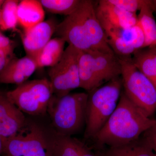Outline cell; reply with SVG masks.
<instances>
[{"label":"cell","instance_id":"obj_1","mask_svg":"<svg viewBox=\"0 0 156 156\" xmlns=\"http://www.w3.org/2000/svg\"><path fill=\"white\" fill-rule=\"evenodd\" d=\"M155 125L156 120L148 116L122 91L114 112L92 140L94 149L124 145L138 139Z\"/></svg>","mask_w":156,"mask_h":156},{"label":"cell","instance_id":"obj_2","mask_svg":"<svg viewBox=\"0 0 156 156\" xmlns=\"http://www.w3.org/2000/svg\"><path fill=\"white\" fill-rule=\"evenodd\" d=\"M88 93H69L61 97L53 95L48 105L52 128L59 135L72 136L86 126Z\"/></svg>","mask_w":156,"mask_h":156},{"label":"cell","instance_id":"obj_3","mask_svg":"<svg viewBox=\"0 0 156 156\" xmlns=\"http://www.w3.org/2000/svg\"><path fill=\"white\" fill-rule=\"evenodd\" d=\"M122 82L119 77L88 93L84 138L92 140L114 112L122 92Z\"/></svg>","mask_w":156,"mask_h":156},{"label":"cell","instance_id":"obj_4","mask_svg":"<svg viewBox=\"0 0 156 156\" xmlns=\"http://www.w3.org/2000/svg\"><path fill=\"white\" fill-rule=\"evenodd\" d=\"M118 57L121 64L124 93L148 116H152L156 111L155 87L135 67L131 56Z\"/></svg>","mask_w":156,"mask_h":156},{"label":"cell","instance_id":"obj_5","mask_svg":"<svg viewBox=\"0 0 156 156\" xmlns=\"http://www.w3.org/2000/svg\"><path fill=\"white\" fill-rule=\"evenodd\" d=\"M6 94L23 113L37 116L47 113L53 91L50 81L44 78L27 81Z\"/></svg>","mask_w":156,"mask_h":156},{"label":"cell","instance_id":"obj_6","mask_svg":"<svg viewBox=\"0 0 156 156\" xmlns=\"http://www.w3.org/2000/svg\"><path fill=\"white\" fill-rule=\"evenodd\" d=\"M3 156H50L44 128L34 122L3 141Z\"/></svg>","mask_w":156,"mask_h":156},{"label":"cell","instance_id":"obj_7","mask_svg":"<svg viewBox=\"0 0 156 156\" xmlns=\"http://www.w3.org/2000/svg\"><path fill=\"white\" fill-rule=\"evenodd\" d=\"M80 50L69 45L58 63L48 71L53 95L61 97L80 88L78 59Z\"/></svg>","mask_w":156,"mask_h":156},{"label":"cell","instance_id":"obj_8","mask_svg":"<svg viewBox=\"0 0 156 156\" xmlns=\"http://www.w3.org/2000/svg\"><path fill=\"white\" fill-rule=\"evenodd\" d=\"M80 4L75 11L58 23L55 34L69 45L77 50L90 51L92 50V48L88 38Z\"/></svg>","mask_w":156,"mask_h":156},{"label":"cell","instance_id":"obj_9","mask_svg":"<svg viewBox=\"0 0 156 156\" xmlns=\"http://www.w3.org/2000/svg\"><path fill=\"white\" fill-rule=\"evenodd\" d=\"M58 23L50 18L23 31L18 30L26 56L34 59L55 33Z\"/></svg>","mask_w":156,"mask_h":156},{"label":"cell","instance_id":"obj_10","mask_svg":"<svg viewBox=\"0 0 156 156\" xmlns=\"http://www.w3.org/2000/svg\"><path fill=\"white\" fill-rule=\"evenodd\" d=\"M44 131L50 156H98L92 148L77 138L59 135L53 128H44Z\"/></svg>","mask_w":156,"mask_h":156},{"label":"cell","instance_id":"obj_11","mask_svg":"<svg viewBox=\"0 0 156 156\" xmlns=\"http://www.w3.org/2000/svg\"><path fill=\"white\" fill-rule=\"evenodd\" d=\"M80 6L92 50L104 53H115L110 48L95 12L92 1L81 0Z\"/></svg>","mask_w":156,"mask_h":156},{"label":"cell","instance_id":"obj_12","mask_svg":"<svg viewBox=\"0 0 156 156\" xmlns=\"http://www.w3.org/2000/svg\"><path fill=\"white\" fill-rule=\"evenodd\" d=\"M37 69L34 58L26 56L11 59L0 74V83L16 84L27 82Z\"/></svg>","mask_w":156,"mask_h":156},{"label":"cell","instance_id":"obj_13","mask_svg":"<svg viewBox=\"0 0 156 156\" xmlns=\"http://www.w3.org/2000/svg\"><path fill=\"white\" fill-rule=\"evenodd\" d=\"M98 16L102 17L116 27L130 28L138 22L136 14L130 13L109 2L108 0H101L95 6Z\"/></svg>","mask_w":156,"mask_h":156},{"label":"cell","instance_id":"obj_14","mask_svg":"<svg viewBox=\"0 0 156 156\" xmlns=\"http://www.w3.org/2000/svg\"><path fill=\"white\" fill-rule=\"evenodd\" d=\"M89 51L93 57L95 70L101 85L121 75V64L115 53L93 50Z\"/></svg>","mask_w":156,"mask_h":156},{"label":"cell","instance_id":"obj_15","mask_svg":"<svg viewBox=\"0 0 156 156\" xmlns=\"http://www.w3.org/2000/svg\"><path fill=\"white\" fill-rule=\"evenodd\" d=\"M98 156H156L147 140L142 136L131 142L114 147L95 151Z\"/></svg>","mask_w":156,"mask_h":156},{"label":"cell","instance_id":"obj_16","mask_svg":"<svg viewBox=\"0 0 156 156\" xmlns=\"http://www.w3.org/2000/svg\"><path fill=\"white\" fill-rule=\"evenodd\" d=\"M17 16L18 24L27 29L44 21V9L40 1L23 0L18 4Z\"/></svg>","mask_w":156,"mask_h":156},{"label":"cell","instance_id":"obj_17","mask_svg":"<svg viewBox=\"0 0 156 156\" xmlns=\"http://www.w3.org/2000/svg\"><path fill=\"white\" fill-rule=\"evenodd\" d=\"M80 88L88 92L101 86L90 51H80L78 59Z\"/></svg>","mask_w":156,"mask_h":156},{"label":"cell","instance_id":"obj_18","mask_svg":"<svg viewBox=\"0 0 156 156\" xmlns=\"http://www.w3.org/2000/svg\"><path fill=\"white\" fill-rule=\"evenodd\" d=\"M97 16L106 35L108 44L115 54L118 56H131L135 50L123 39L122 29L116 27L102 17Z\"/></svg>","mask_w":156,"mask_h":156},{"label":"cell","instance_id":"obj_19","mask_svg":"<svg viewBox=\"0 0 156 156\" xmlns=\"http://www.w3.org/2000/svg\"><path fill=\"white\" fill-rule=\"evenodd\" d=\"M25 118L24 113L8 98L6 92H0V130H13Z\"/></svg>","mask_w":156,"mask_h":156},{"label":"cell","instance_id":"obj_20","mask_svg":"<svg viewBox=\"0 0 156 156\" xmlns=\"http://www.w3.org/2000/svg\"><path fill=\"white\" fill-rule=\"evenodd\" d=\"M66 43L59 37L51 39L34 58L37 69L56 65L63 55Z\"/></svg>","mask_w":156,"mask_h":156},{"label":"cell","instance_id":"obj_21","mask_svg":"<svg viewBox=\"0 0 156 156\" xmlns=\"http://www.w3.org/2000/svg\"><path fill=\"white\" fill-rule=\"evenodd\" d=\"M132 55V62L135 67L153 83L156 89V47L136 50Z\"/></svg>","mask_w":156,"mask_h":156},{"label":"cell","instance_id":"obj_22","mask_svg":"<svg viewBox=\"0 0 156 156\" xmlns=\"http://www.w3.org/2000/svg\"><path fill=\"white\" fill-rule=\"evenodd\" d=\"M152 2L146 5L139 11L138 23L145 38L144 48L156 47V22L153 13Z\"/></svg>","mask_w":156,"mask_h":156},{"label":"cell","instance_id":"obj_23","mask_svg":"<svg viewBox=\"0 0 156 156\" xmlns=\"http://www.w3.org/2000/svg\"><path fill=\"white\" fill-rule=\"evenodd\" d=\"M20 1H4L1 11L0 30L6 31L12 30L17 31L18 23L17 10Z\"/></svg>","mask_w":156,"mask_h":156},{"label":"cell","instance_id":"obj_24","mask_svg":"<svg viewBox=\"0 0 156 156\" xmlns=\"http://www.w3.org/2000/svg\"><path fill=\"white\" fill-rule=\"evenodd\" d=\"M40 2L48 12L67 16L75 11L81 0H40Z\"/></svg>","mask_w":156,"mask_h":156},{"label":"cell","instance_id":"obj_25","mask_svg":"<svg viewBox=\"0 0 156 156\" xmlns=\"http://www.w3.org/2000/svg\"><path fill=\"white\" fill-rule=\"evenodd\" d=\"M122 32L124 40L135 51L144 48V34L138 22L130 28L122 29Z\"/></svg>","mask_w":156,"mask_h":156},{"label":"cell","instance_id":"obj_26","mask_svg":"<svg viewBox=\"0 0 156 156\" xmlns=\"http://www.w3.org/2000/svg\"><path fill=\"white\" fill-rule=\"evenodd\" d=\"M109 2L128 12L136 14L146 5L150 3L149 0H108Z\"/></svg>","mask_w":156,"mask_h":156},{"label":"cell","instance_id":"obj_27","mask_svg":"<svg viewBox=\"0 0 156 156\" xmlns=\"http://www.w3.org/2000/svg\"><path fill=\"white\" fill-rule=\"evenodd\" d=\"M14 49L0 48V74L11 59L15 57Z\"/></svg>","mask_w":156,"mask_h":156},{"label":"cell","instance_id":"obj_28","mask_svg":"<svg viewBox=\"0 0 156 156\" xmlns=\"http://www.w3.org/2000/svg\"><path fill=\"white\" fill-rule=\"evenodd\" d=\"M142 136L147 140L156 154V125L144 132Z\"/></svg>","mask_w":156,"mask_h":156},{"label":"cell","instance_id":"obj_29","mask_svg":"<svg viewBox=\"0 0 156 156\" xmlns=\"http://www.w3.org/2000/svg\"><path fill=\"white\" fill-rule=\"evenodd\" d=\"M0 48L2 49H14V41L5 36L0 30Z\"/></svg>","mask_w":156,"mask_h":156},{"label":"cell","instance_id":"obj_30","mask_svg":"<svg viewBox=\"0 0 156 156\" xmlns=\"http://www.w3.org/2000/svg\"><path fill=\"white\" fill-rule=\"evenodd\" d=\"M3 150V143L2 138L0 136V156H2Z\"/></svg>","mask_w":156,"mask_h":156},{"label":"cell","instance_id":"obj_31","mask_svg":"<svg viewBox=\"0 0 156 156\" xmlns=\"http://www.w3.org/2000/svg\"><path fill=\"white\" fill-rule=\"evenodd\" d=\"M152 3L154 12V11L156 12V1H152Z\"/></svg>","mask_w":156,"mask_h":156},{"label":"cell","instance_id":"obj_32","mask_svg":"<svg viewBox=\"0 0 156 156\" xmlns=\"http://www.w3.org/2000/svg\"><path fill=\"white\" fill-rule=\"evenodd\" d=\"M4 0H0V17H1V9H2V5L3 3H4Z\"/></svg>","mask_w":156,"mask_h":156}]
</instances>
